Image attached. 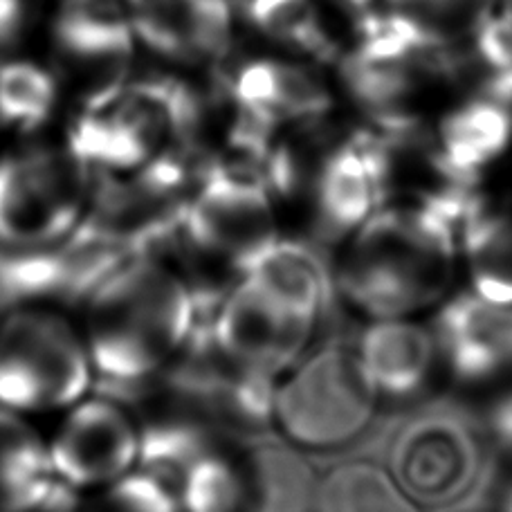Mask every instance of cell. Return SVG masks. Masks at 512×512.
<instances>
[{
	"label": "cell",
	"instance_id": "7",
	"mask_svg": "<svg viewBox=\"0 0 512 512\" xmlns=\"http://www.w3.org/2000/svg\"><path fill=\"white\" fill-rule=\"evenodd\" d=\"M274 411L283 432L299 445H342L369 423L373 378L353 355L324 351L283 384Z\"/></svg>",
	"mask_w": 512,
	"mask_h": 512
},
{
	"label": "cell",
	"instance_id": "14",
	"mask_svg": "<svg viewBox=\"0 0 512 512\" xmlns=\"http://www.w3.org/2000/svg\"><path fill=\"white\" fill-rule=\"evenodd\" d=\"M319 512H418L387 472L371 463H346L317 488Z\"/></svg>",
	"mask_w": 512,
	"mask_h": 512
},
{
	"label": "cell",
	"instance_id": "1",
	"mask_svg": "<svg viewBox=\"0 0 512 512\" xmlns=\"http://www.w3.org/2000/svg\"><path fill=\"white\" fill-rule=\"evenodd\" d=\"M194 292L158 259L113 270L86 301L81 333L93 367L108 380H153L194 337Z\"/></svg>",
	"mask_w": 512,
	"mask_h": 512
},
{
	"label": "cell",
	"instance_id": "20",
	"mask_svg": "<svg viewBox=\"0 0 512 512\" xmlns=\"http://www.w3.org/2000/svg\"><path fill=\"white\" fill-rule=\"evenodd\" d=\"M23 7L21 0H0V45L14 39L21 30Z\"/></svg>",
	"mask_w": 512,
	"mask_h": 512
},
{
	"label": "cell",
	"instance_id": "11",
	"mask_svg": "<svg viewBox=\"0 0 512 512\" xmlns=\"http://www.w3.org/2000/svg\"><path fill=\"white\" fill-rule=\"evenodd\" d=\"M234 97L268 117L317 115L331 106V95L315 70L292 61H254L234 84Z\"/></svg>",
	"mask_w": 512,
	"mask_h": 512
},
{
	"label": "cell",
	"instance_id": "19",
	"mask_svg": "<svg viewBox=\"0 0 512 512\" xmlns=\"http://www.w3.org/2000/svg\"><path fill=\"white\" fill-rule=\"evenodd\" d=\"M75 504H77V497L72 495L70 490L61 488L59 483H54V488L41 499L30 501V504L18 506V508L0 510V512H75Z\"/></svg>",
	"mask_w": 512,
	"mask_h": 512
},
{
	"label": "cell",
	"instance_id": "8",
	"mask_svg": "<svg viewBox=\"0 0 512 512\" xmlns=\"http://www.w3.org/2000/svg\"><path fill=\"white\" fill-rule=\"evenodd\" d=\"M133 32L167 57H221L230 45L227 0H131Z\"/></svg>",
	"mask_w": 512,
	"mask_h": 512
},
{
	"label": "cell",
	"instance_id": "16",
	"mask_svg": "<svg viewBox=\"0 0 512 512\" xmlns=\"http://www.w3.org/2000/svg\"><path fill=\"white\" fill-rule=\"evenodd\" d=\"M57 102V86L48 72L32 63L0 68V128L30 133L48 117Z\"/></svg>",
	"mask_w": 512,
	"mask_h": 512
},
{
	"label": "cell",
	"instance_id": "13",
	"mask_svg": "<svg viewBox=\"0 0 512 512\" xmlns=\"http://www.w3.org/2000/svg\"><path fill=\"white\" fill-rule=\"evenodd\" d=\"M252 512H306L313 497L308 465L281 447L245 454Z\"/></svg>",
	"mask_w": 512,
	"mask_h": 512
},
{
	"label": "cell",
	"instance_id": "12",
	"mask_svg": "<svg viewBox=\"0 0 512 512\" xmlns=\"http://www.w3.org/2000/svg\"><path fill=\"white\" fill-rule=\"evenodd\" d=\"M54 483L45 436L27 416L0 407V510L41 499Z\"/></svg>",
	"mask_w": 512,
	"mask_h": 512
},
{
	"label": "cell",
	"instance_id": "5",
	"mask_svg": "<svg viewBox=\"0 0 512 512\" xmlns=\"http://www.w3.org/2000/svg\"><path fill=\"white\" fill-rule=\"evenodd\" d=\"M178 243L191 263L248 274L270 254L263 196L232 169L198 182L178 216Z\"/></svg>",
	"mask_w": 512,
	"mask_h": 512
},
{
	"label": "cell",
	"instance_id": "4",
	"mask_svg": "<svg viewBox=\"0 0 512 512\" xmlns=\"http://www.w3.org/2000/svg\"><path fill=\"white\" fill-rule=\"evenodd\" d=\"M187 93L171 81L122 90L111 104L81 115L68 142L95 173L137 176L173 149Z\"/></svg>",
	"mask_w": 512,
	"mask_h": 512
},
{
	"label": "cell",
	"instance_id": "15",
	"mask_svg": "<svg viewBox=\"0 0 512 512\" xmlns=\"http://www.w3.org/2000/svg\"><path fill=\"white\" fill-rule=\"evenodd\" d=\"M248 18L268 39L317 59L333 57V43L313 0H250Z\"/></svg>",
	"mask_w": 512,
	"mask_h": 512
},
{
	"label": "cell",
	"instance_id": "10",
	"mask_svg": "<svg viewBox=\"0 0 512 512\" xmlns=\"http://www.w3.org/2000/svg\"><path fill=\"white\" fill-rule=\"evenodd\" d=\"M131 0H66L57 39L66 57L97 72H120L133 52Z\"/></svg>",
	"mask_w": 512,
	"mask_h": 512
},
{
	"label": "cell",
	"instance_id": "6",
	"mask_svg": "<svg viewBox=\"0 0 512 512\" xmlns=\"http://www.w3.org/2000/svg\"><path fill=\"white\" fill-rule=\"evenodd\" d=\"M45 441L52 477L72 495L99 490L142 468L140 420L104 396L88 393L63 409Z\"/></svg>",
	"mask_w": 512,
	"mask_h": 512
},
{
	"label": "cell",
	"instance_id": "17",
	"mask_svg": "<svg viewBox=\"0 0 512 512\" xmlns=\"http://www.w3.org/2000/svg\"><path fill=\"white\" fill-rule=\"evenodd\" d=\"M75 512H182L176 488L137 468L108 486L79 495Z\"/></svg>",
	"mask_w": 512,
	"mask_h": 512
},
{
	"label": "cell",
	"instance_id": "21",
	"mask_svg": "<svg viewBox=\"0 0 512 512\" xmlns=\"http://www.w3.org/2000/svg\"><path fill=\"white\" fill-rule=\"evenodd\" d=\"M333 3H337L344 9H349V12H362V9L371 7L376 0H333Z\"/></svg>",
	"mask_w": 512,
	"mask_h": 512
},
{
	"label": "cell",
	"instance_id": "3",
	"mask_svg": "<svg viewBox=\"0 0 512 512\" xmlns=\"http://www.w3.org/2000/svg\"><path fill=\"white\" fill-rule=\"evenodd\" d=\"M97 376L81 328L48 308L0 319V407L34 418L61 414Z\"/></svg>",
	"mask_w": 512,
	"mask_h": 512
},
{
	"label": "cell",
	"instance_id": "2",
	"mask_svg": "<svg viewBox=\"0 0 512 512\" xmlns=\"http://www.w3.org/2000/svg\"><path fill=\"white\" fill-rule=\"evenodd\" d=\"M95 169L66 144L0 155V245L41 250L75 234L95 205Z\"/></svg>",
	"mask_w": 512,
	"mask_h": 512
},
{
	"label": "cell",
	"instance_id": "18",
	"mask_svg": "<svg viewBox=\"0 0 512 512\" xmlns=\"http://www.w3.org/2000/svg\"><path fill=\"white\" fill-rule=\"evenodd\" d=\"M510 117L499 99H479L450 115L445 124V142L459 158H477L504 144Z\"/></svg>",
	"mask_w": 512,
	"mask_h": 512
},
{
	"label": "cell",
	"instance_id": "9",
	"mask_svg": "<svg viewBox=\"0 0 512 512\" xmlns=\"http://www.w3.org/2000/svg\"><path fill=\"white\" fill-rule=\"evenodd\" d=\"M499 0H387L376 21L420 57L461 48L497 14Z\"/></svg>",
	"mask_w": 512,
	"mask_h": 512
},
{
	"label": "cell",
	"instance_id": "22",
	"mask_svg": "<svg viewBox=\"0 0 512 512\" xmlns=\"http://www.w3.org/2000/svg\"><path fill=\"white\" fill-rule=\"evenodd\" d=\"M499 3H501L499 14L504 16L508 23H512V0H499Z\"/></svg>",
	"mask_w": 512,
	"mask_h": 512
}]
</instances>
